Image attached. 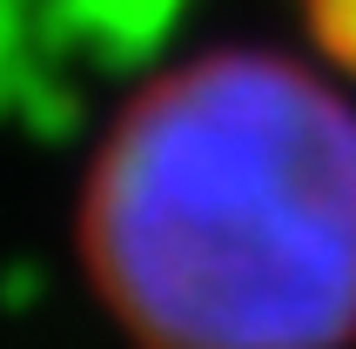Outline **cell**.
Returning <instances> with one entry per match:
<instances>
[{
  "mask_svg": "<svg viewBox=\"0 0 356 349\" xmlns=\"http://www.w3.org/2000/svg\"><path fill=\"white\" fill-rule=\"evenodd\" d=\"M81 235L148 349H343L356 108L289 54H202L115 121Z\"/></svg>",
  "mask_w": 356,
  "mask_h": 349,
  "instance_id": "1",
  "label": "cell"
},
{
  "mask_svg": "<svg viewBox=\"0 0 356 349\" xmlns=\"http://www.w3.org/2000/svg\"><path fill=\"white\" fill-rule=\"evenodd\" d=\"M309 7H316V40L356 67V0H309Z\"/></svg>",
  "mask_w": 356,
  "mask_h": 349,
  "instance_id": "2",
  "label": "cell"
}]
</instances>
